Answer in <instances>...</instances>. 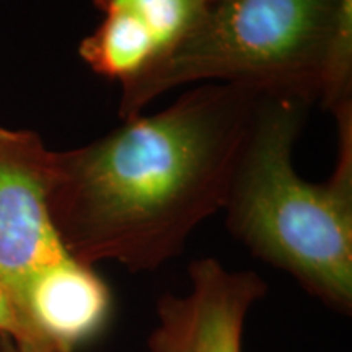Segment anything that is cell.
I'll return each mask as SVG.
<instances>
[{
	"label": "cell",
	"instance_id": "cell-12",
	"mask_svg": "<svg viewBox=\"0 0 352 352\" xmlns=\"http://www.w3.org/2000/svg\"><path fill=\"white\" fill-rule=\"evenodd\" d=\"M202 3H209V2H212V0H201Z\"/></svg>",
	"mask_w": 352,
	"mask_h": 352
},
{
	"label": "cell",
	"instance_id": "cell-9",
	"mask_svg": "<svg viewBox=\"0 0 352 352\" xmlns=\"http://www.w3.org/2000/svg\"><path fill=\"white\" fill-rule=\"evenodd\" d=\"M320 103L331 113L352 103V0H338L336 26Z\"/></svg>",
	"mask_w": 352,
	"mask_h": 352
},
{
	"label": "cell",
	"instance_id": "cell-3",
	"mask_svg": "<svg viewBox=\"0 0 352 352\" xmlns=\"http://www.w3.org/2000/svg\"><path fill=\"white\" fill-rule=\"evenodd\" d=\"M338 0H212L173 46L121 83L120 118L175 88L240 83L310 104L321 98Z\"/></svg>",
	"mask_w": 352,
	"mask_h": 352
},
{
	"label": "cell",
	"instance_id": "cell-6",
	"mask_svg": "<svg viewBox=\"0 0 352 352\" xmlns=\"http://www.w3.org/2000/svg\"><path fill=\"white\" fill-rule=\"evenodd\" d=\"M111 296L94 267L69 256L34 277L19 298L28 342L72 352L94 338L109 315Z\"/></svg>",
	"mask_w": 352,
	"mask_h": 352
},
{
	"label": "cell",
	"instance_id": "cell-10",
	"mask_svg": "<svg viewBox=\"0 0 352 352\" xmlns=\"http://www.w3.org/2000/svg\"><path fill=\"white\" fill-rule=\"evenodd\" d=\"M0 334L19 341H28V329L10 289L0 280Z\"/></svg>",
	"mask_w": 352,
	"mask_h": 352
},
{
	"label": "cell",
	"instance_id": "cell-2",
	"mask_svg": "<svg viewBox=\"0 0 352 352\" xmlns=\"http://www.w3.org/2000/svg\"><path fill=\"white\" fill-rule=\"evenodd\" d=\"M311 104L267 95L233 178L226 209L236 239L287 271L323 302L352 307V103L333 111L336 168L327 183H308L294 166V145Z\"/></svg>",
	"mask_w": 352,
	"mask_h": 352
},
{
	"label": "cell",
	"instance_id": "cell-1",
	"mask_svg": "<svg viewBox=\"0 0 352 352\" xmlns=\"http://www.w3.org/2000/svg\"><path fill=\"white\" fill-rule=\"evenodd\" d=\"M267 91L195 85L170 107L56 152L50 209L67 252L153 270L223 209Z\"/></svg>",
	"mask_w": 352,
	"mask_h": 352
},
{
	"label": "cell",
	"instance_id": "cell-11",
	"mask_svg": "<svg viewBox=\"0 0 352 352\" xmlns=\"http://www.w3.org/2000/svg\"><path fill=\"white\" fill-rule=\"evenodd\" d=\"M0 352H46L28 341H19L7 334H0Z\"/></svg>",
	"mask_w": 352,
	"mask_h": 352
},
{
	"label": "cell",
	"instance_id": "cell-4",
	"mask_svg": "<svg viewBox=\"0 0 352 352\" xmlns=\"http://www.w3.org/2000/svg\"><path fill=\"white\" fill-rule=\"evenodd\" d=\"M54 166L36 134L0 127V280L16 305L39 272L72 256L50 209Z\"/></svg>",
	"mask_w": 352,
	"mask_h": 352
},
{
	"label": "cell",
	"instance_id": "cell-5",
	"mask_svg": "<svg viewBox=\"0 0 352 352\" xmlns=\"http://www.w3.org/2000/svg\"><path fill=\"white\" fill-rule=\"evenodd\" d=\"M186 296L162 297L160 324L151 352H241L246 315L266 292L252 271H228L217 259H197L189 267Z\"/></svg>",
	"mask_w": 352,
	"mask_h": 352
},
{
	"label": "cell",
	"instance_id": "cell-8",
	"mask_svg": "<svg viewBox=\"0 0 352 352\" xmlns=\"http://www.w3.org/2000/svg\"><path fill=\"white\" fill-rule=\"evenodd\" d=\"M95 6L103 13H129L147 26L165 52L196 23L206 3L201 0H95Z\"/></svg>",
	"mask_w": 352,
	"mask_h": 352
},
{
	"label": "cell",
	"instance_id": "cell-7",
	"mask_svg": "<svg viewBox=\"0 0 352 352\" xmlns=\"http://www.w3.org/2000/svg\"><path fill=\"white\" fill-rule=\"evenodd\" d=\"M78 52L95 74L124 83L157 59L162 50L147 26L129 13L107 12Z\"/></svg>",
	"mask_w": 352,
	"mask_h": 352
}]
</instances>
